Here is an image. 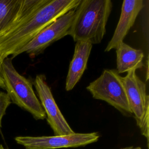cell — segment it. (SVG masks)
<instances>
[{
  "instance_id": "obj_1",
  "label": "cell",
  "mask_w": 149,
  "mask_h": 149,
  "mask_svg": "<svg viewBox=\"0 0 149 149\" xmlns=\"http://www.w3.org/2000/svg\"><path fill=\"white\" fill-rule=\"evenodd\" d=\"M81 0H32L21 18L0 36V61L12 59L42 30L70 10Z\"/></svg>"
},
{
  "instance_id": "obj_2",
  "label": "cell",
  "mask_w": 149,
  "mask_h": 149,
  "mask_svg": "<svg viewBox=\"0 0 149 149\" xmlns=\"http://www.w3.org/2000/svg\"><path fill=\"white\" fill-rule=\"evenodd\" d=\"M112 6L111 0H81L75 9L69 33L73 41L100 43L106 33Z\"/></svg>"
},
{
  "instance_id": "obj_3",
  "label": "cell",
  "mask_w": 149,
  "mask_h": 149,
  "mask_svg": "<svg viewBox=\"0 0 149 149\" xmlns=\"http://www.w3.org/2000/svg\"><path fill=\"white\" fill-rule=\"evenodd\" d=\"M1 68L5 90L11 102L31 113L35 119H44L46 115L33 90V83L18 73L12 58H5L1 63Z\"/></svg>"
},
{
  "instance_id": "obj_4",
  "label": "cell",
  "mask_w": 149,
  "mask_h": 149,
  "mask_svg": "<svg viewBox=\"0 0 149 149\" xmlns=\"http://www.w3.org/2000/svg\"><path fill=\"white\" fill-rule=\"evenodd\" d=\"M86 89L94 98L105 101L124 115H132L122 76L116 69H104Z\"/></svg>"
},
{
  "instance_id": "obj_5",
  "label": "cell",
  "mask_w": 149,
  "mask_h": 149,
  "mask_svg": "<svg viewBox=\"0 0 149 149\" xmlns=\"http://www.w3.org/2000/svg\"><path fill=\"white\" fill-rule=\"evenodd\" d=\"M122 80L130 109L141 134L146 137L148 146L149 95L146 93V84L137 76L135 70L127 72Z\"/></svg>"
},
{
  "instance_id": "obj_6",
  "label": "cell",
  "mask_w": 149,
  "mask_h": 149,
  "mask_svg": "<svg viewBox=\"0 0 149 149\" xmlns=\"http://www.w3.org/2000/svg\"><path fill=\"white\" fill-rule=\"evenodd\" d=\"M98 132L74 133L71 134L53 136H17L16 142L26 149H54L84 146L97 141Z\"/></svg>"
},
{
  "instance_id": "obj_7",
  "label": "cell",
  "mask_w": 149,
  "mask_h": 149,
  "mask_svg": "<svg viewBox=\"0 0 149 149\" xmlns=\"http://www.w3.org/2000/svg\"><path fill=\"white\" fill-rule=\"evenodd\" d=\"M75 9L70 10L42 30L20 50L18 55L26 52L31 56L42 54L51 44L69 35L75 16Z\"/></svg>"
},
{
  "instance_id": "obj_8",
  "label": "cell",
  "mask_w": 149,
  "mask_h": 149,
  "mask_svg": "<svg viewBox=\"0 0 149 149\" xmlns=\"http://www.w3.org/2000/svg\"><path fill=\"white\" fill-rule=\"evenodd\" d=\"M33 84L37 93L44 109L48 124L52 129L54 136L68 135L75 133L70 127L59 109L48 85L45 76L37 75Z\"/></svg>"
},
{
  "instance_id": "obj_9",
  "label": "cell",
  "mask_w": 149,
  "mask_h": 149,
  "mask_svg": "<svg viewBox=\"0 0 149 149\" xmlns=\"http://www.w3.org/2000/svg\"><path fill=\"white\" fill-rule=\"evenodd\" d=\"M143 0H124L122 3L119 22L112 38L105 49L108 52L115 49L127 34L134 24L137 16L144 6Z\"/></svg>"
},
{
  "instance_id": "obj_10",
  "label": "cell",
  "mask_w": 149,
  "mask_h": 149,
  "mask_svg": "<svg viewBox=\"0 0 149 149\" xmlns=\"http://www.w3.org/2000/svg\"><path fill=\"white\" fill-rule=\"evenodd\" d=\"M93 44L88 41L76 42L66 80L65 90H72L81 79L86 68Z\"/></svg>"
},
{
  "instance_id": "obj_11",
  "label": "cell",
  "mask_w": 149,
  "mask_h": 149,
  "mask_svg": "<svg viewBox=\"0 0 149 149\" xmlns=\"http://www.w3.org/2000/svg\"><path fill=\"white\" fill-rule=\"evenodd\" d=\"M32 0H0V36L24 15Z\"/></svg>"
},
{
  "instance_id": "obj_12",
  "label": "cell",
  "mask_w": 149,
  "mask_h": 149,
  "mask_svg": "<svg viewBox=\"0 0 149 149\" xmlns=\"http://www.w3.org/2000/svg\"><path fill=\"white\" fill-rule=\"evenodd\" d=\"M116 49V71L118 74L141 68L144 54L142 50L133 48L126 43L120 42Z\"/></svg>"
},
{
  "instance_id": "obj_13",
  "label": "cell",
  "mask_w": 149,
  "mask_h": 149,
  "mask_svg": "<svg viewBox=\"0 0 149 149\" xmlns=\"http://www.w3.org/2000/svg\"><path fill=\"white\" fill-rule=\"evenodd\" d=\"M12 103L6 93L0 91V130L2 127V120L8 107Z\"/></svg>"
},
{
  "instance_id": "obj_14",
  "label": "cell",
  "mask_w": 149,
  "mask_h": 149,
  "mask_svg": "<svg viewBox=\"0 0 149 149\" xmlns=\"http://www.w3.org/2000/svg\"><path fill=\"white\" fill-rule=\"evenodd\" d=\"M1 62L0 61V87L2 89L5 90V86L3 80L2 73V68H1Z\"/></svg>"
},
{
  "instance_id": "obj_15",
  "label": "cell",
  "mask_w": 149,
  "mask_h": 149,
  "mask_svg": "<svg viewBox=\"0 0 149 149\" xmlns=\"http://www.w3.org/2000/svg\"><path fill=\"white\" fill-rule=\"evenodd\" d=\"M120 149H141L140 147H133V146H130V147H127L125 148H120Z\"/></svg>"
},
{
  "instance_id": "obj_16",
  "label": "cell",
  "mask_w": 149,
  "mask_h": 149,
  "mask_svg": "<svg viewBox=\"0 0 149 149\" xmlns=\"http://www.w3.org/2000/svg\"><path fill=\"white\" fill-rule=\"evenodd\" d=\"M0 149H6V148H5L2 145L0 144Z\"/></svg>"
}]
</instances>
